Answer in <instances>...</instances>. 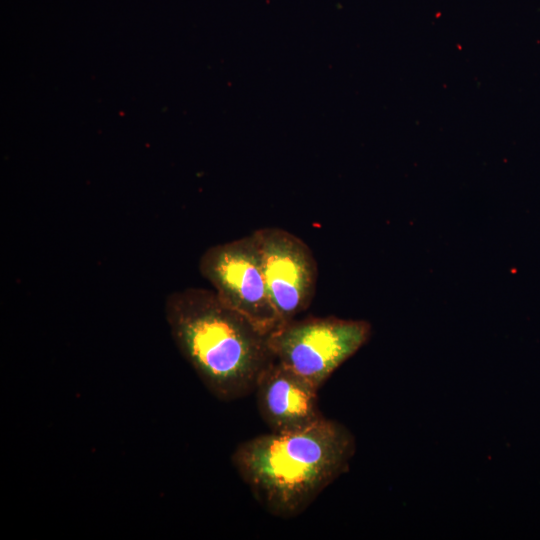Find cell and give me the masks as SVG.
Here are the masks:
<instances>
[{
	"mask_svg": "<svg viewBox=\"0 0 540 540\" xmlns=\"http://www.w3.org/2000/svg\"><path fill=\"white\" fill-rule=\"evenodd\" d=\"M252 235L280 326L310 306L316 291L317 263L308 245L287 230L265 227Z\"/></svg>",
	"mask_w": 540,
	"mask_h": 540,
	"instance_id": "5",
	"label": "cell"
},
{
	"mask_svg": "<svg viewBox=\"0 0 540 540\" xmlns=\"http://www.w3.org/2000/svg\"><path fill=\"white\" fill-rule=\"evenodd\" d=\"M355 439L341 423L325 417L295 431L258 435L232 454L237 473L270 514L293 518L345 473Z\"/></svg>",
	"mask_w": 540,
	"mask_h": 540,
	"instance_id": "1",
	"label": "cell"
},
{
	"mask_svg": "<svg viewBox=\"0 0 540 540\" xmlns=\"http://www.w3.org/2000/svg\"><path fill=\"white\" fill-rule=\"evenodd\" d=\"M199 271L219 299L260 332L269 335L279 326L252 234L208 248Z\"/></svg>",
	"mask_w": 540,
	"mask_h": 540,
	"instance_id": "4",
	"label": "cell"
},
{
	"mask_svg": "<svg viewBox=\"0 0 540 540\" xmlns=\"http://www.w3.org/2000/svg\"><path fill=\"white\" fill-rule=\"evenodd\" d=\"M254 392L260 415L272 432L302 429L324 417L318 389L275 359L259 375Z\"/></svg>",
	"mask_w": 540,
	"mask_h": 540,
	"instance_id": "6",
	"label": "cell"
},
{
	"mask_svg": "<svg viewBox=\"0 0 540 540\" xmlns=\"http://www.w3.org/2000/svg\"><path fill=\"white\" fill-rule=\"evenodd\" d=\"M165 317L178 350L220 400L253 392L259 375L274 360L268 335L213 290L191 287L171 293Z\"/></svg>",
	"mask_w": 540,
	"mask_h": 540,
	"instance_id": "2",
	"label": "cell"
},
{
	"mask_svg": "<svg viewBox=\"0 0 540 540\" xmlns=\"http://www.w3.org/2000/svg\"><path fill=\"white\" fill-rule=\"evenodd\" d=\"M371 336L364 320L308 317L281 324L268 335L276 361L319 389Z\"/></svg>",
	"mask_w": 540,
	"mask_h": 540,
	"instance_id": "3",
	"label": "cell"
}]
</instances>
